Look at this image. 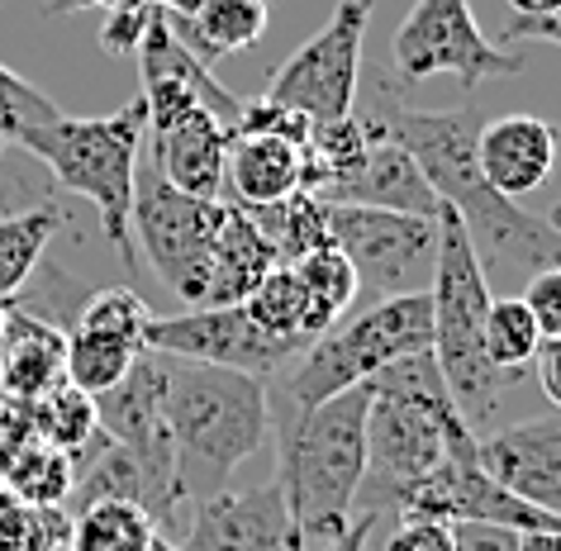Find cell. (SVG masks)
<instances>
[{"label":"cell","instance_id":"obj_1","mask_svg":"<svg viewBox=\"0 0 561 551\" xmlns=\"http://www.w3.org/2000/svg\"><path fill=\"white\" fill-rule=\"evenodd\" d=\"M381 129L410 152L419 176L438 195L467 229L481 272L504 276H538L561 266V223L528 215L518 200L504 195L481 176L476 162V129L481 115L476 105L453 110H410V105H381Z\"/></svg>","mask_w":561,"mask_h":551},{"label":"cell","instance_id":"obj_2","mask_svg":"<svg viewBox=\"0 0 561 551\" xmlns=\"http://www.w3.org/2000/svg\"><path fill=\"white\" fill-rule=\"evenodd\" d=\"M158 357V352H152ZM162 361V414L176 457V494L181 504H201L229 490V475L266 443L272 400L262 376L224 371L201 361Z\"/></svg>","mask_w":561,"mask_h":551},{"label":"cell","instance_id":"obj_3","mask_svg":"<svg viewBox=\"0 0 561 551\" xmlns=\"http://www.w3.org/2000/svg\"><path fill=\"white\" fill-rule=\"evenodd\" d=\"M471 423L461 418L433 352L404 357L371 380L367 404V480L357 490V508L376 518L381 508H400L410 490L443 471L447 451Z\"/></svg>","mask_w":561,"mask_h":551},{"label":"cell","instance_id":"obj_4","mask_svg":"<svg viewBox=\"0 0 561 551\" xmlns=\"http://www.w3.org/2000/svg\"><path fill=\"white\" fill-rule=\"evenodd\" d=\"M367 404L371 380L280 423V466L272 480L286 494L305 551L319 542L339 547L353 532L357 490L367 480Z\"/></svg>","mask_w":561,"mask_h":551},{"label":"cell","instance_id":"obj_5","mask_svg":"<svg viewBox=\"0 0 561 551\" xmlns=\"http://www.w3.org/2000/svg\"><path fill=\"white\" fill-rule=\"evenodd\" d=\"M144 138H148L144 101H129L124 110L101 119L58 115L44 129H30L15 138V148L44 162L58 176L62 191L95 205L105 238L119 248V257L129 266L138 257L129 215H134V176H138V162H144Z\"/></svg>","mask_w":561,"mask_h":551},{"label":"cell","instance_id":"obj_6","mask_svg":"<svg viewBox=\"0 0 561 551\" xmlns=\"http://www.w3.org/2000/svg\"><path fill=\"white\" fill-rule=\"evenodd\" d=\"M490 300H495L490 295V276L476 262L467 229L457 223L453 209L438 205V252H433V286H428V305H433L428 352L467 423H481L495 414L500 390H504V376L485 361V347H481Z\"/></svg>","mask_w":561,"mask_h":551},{"label":"cell","instance_id":"obj_7","mask_svg":"<svg viewBox=\"0 0 561 551\" xmlns=\"http://www.w3.org/2000/svg\"><path fill=\"white\" fill-rule=\"evenodd\" d=\"M428 347H433L428 290L390 295V300L347 309L339 323H329V329L305 347L300 366L290 371V386H286L290 414H305V409L324 404L333 394L367 386L386 366L419 357V352H428Z\"/></svg>","mask_w":561,"mask_h":551},{"label":"cell","instance_id":"obj_8","mask_svg":"<svg viewBox=\"0 0 561 551\" xmlns=\"http://www.w3.org/2000/svg\"><path fill=\"white\" fill-rule=\"evenodd\" d=\"M224 200H191L172 191L152 172V162H138L134 176V248H144L162 286L186 309L205 305L209 272H215V233H219Z\"/></svg>","mask_w":561,"mask_h":551},{"label":"cell","instance_id":"obj_9","mask_svg":"<svg viewBox=\"0 0 561 551\" xmlns=\"http://www.w3.org/2000/svg\"><path fill=\"white\" fill-rule=\"evenodd\" d=\"M390 72L400 77V87L457 77L467 91H476L485 77L524 72V58L485 38L471 15V0H414L400 30L390 34Z\"/></svg>","mask_w":561,"mask_h":551},{"label":"cell","instance_id":"obj_10","mask_svg":"<svg viewBox=\"0 0 561 551\" xmlns=\"http://www.w3.org/2000/svg\"><path fill=\"white\" fill-rule=\"evenodd\" d=\"M329 248H339L357 276V305L414 295L419 276H433L438 252V215H396V209L324 205Z\"/></svg>","mask_w":561,"mask_h":551},{"label":"cell","instance_id":"obj_11","mask_svg":"<svg viewBox=\"0 0 561 551\" xmlns=\"http://www.w3.org/2000/svg\"><path fill=\"white\" fill-rule=\"evenodd\" d=\"M371 0H339L310 44H300L266 81V101L296 110L310 124H339L357 105L362 44H367Z\"/></svg>","mask_w":561,"mask_h":551},{"label":"cell","instance_id":"obj_12","mask_svg":"<svg viewBox=\"0 0 561 551\" xmlns=\"http://www.w3.org/2000/svg\"><path fill=\"white\" fill-rule=\"evenodd\" d=\"M95 428L134 461L144 480V514L162 528H176L181 494H176V457H172V433L162 414V361L144 352L134 371L119 380L110 394L95 400Z\"/></svg>","mask_w":561,"mask_h":551},{"label":"cell","instance_id":"obj_13","mask_svg":"<svg viewBox=\"0 0 561 551\" xmlns=\"http://www.w3.org/2000/svg\"><path fill=\"white\" fill-rule=\"evenodd\" d=\"M134 58H138V77H144V95H138V101L148 110V134L172 129V124L195 115V110L224 119L229 129L238 124L243 101L224 91L215 81V72H209L191 48L176 44V34L167 30V20H162V5H158V15H152L148 34L138 38Z\"/></svg>","mask_w":561,"mask_h":551},{"label":"cell","instance_id":"obj_14","mask_svg":"<svg viewBox=\"0 0 561 551\" xmlns=\"http://www.w3.org/2000/svg\"><path fill=\"white\" fill-rule=\"evenodd\" d=\"M144 352L176 357V361H201V366H224V371H243V376H266L290 357V347L266 337L248 319L243 305L186 309V314H172V319L152 314L144 333Z\"/></svg>","mask_w":561,"mask_h":551},{"label":"cell","instance_id":"obj_15","mask_svg":"<svg viewBox=\"0 0 561 551\" xmlns=\"http://www.w3.org/2000/svg\"><path fill=\"white\" fill-rule=\"evenodd\" d=\"M181 551H305L276 480L252 490H219L191 508L176 537Z\"/></svg>","mask_w":561,"mask_h":551},{"label":"cell","instance_id":"obj_16","mask_svg":"<svg viewBox=\"0 0 561 551\" xmlns=\"http://www.w3.org/2000/svg\"><path fill=\"white\" fill-rule=\"evenodd\" d=\"M376 134L367 152L347 167V172L314 195L319 205H362V209H396V215H419L433 219L438 215V195L428 191V181L419 176L414 158L404 152L396 138L381 129V119H371Z\"/></svg>","mask_w":561,"mask_h":551},{"label":"cell","instance_id":"obj_17","mask_svg":"<svg viewBox=\"0 0 561 551\" xmlns=\"http://www.w3.org/2000/svg\"><path fill=\"white\" fill-rule=\"evenodd\" d=\"M481 466L514 500L561 518V418H524L490 433Z\"/></svg>","mask_w":561,"mask_h":551},{"label":"cell","instance_id":"obj_18","mask_svg":"<svg viewBox=\"0 0 561 551\" xmlns=\"http://www.w3.org/2000/svg\"><path fill=\"white\" fill-rule=\"evenodd\" d=\"M233 129L205 110H195L162 134H148V162L167 186L191 195V200H224V172H229Z\"/></svg>","mask_w":561,"mask_h":551},{"label":"cell","instance_id":"obj_19","mask_svg":"<svg viewBox=\"0 0 561 551\" xmlns=\"http://www.w3.org/2000/svg\"><path fill=\"white\" fill-rule=\"evenodd\" d=\"M476 162L504 200L533 195L557 167V129L538 115H500L476 129Z\"/></svg>","mask_w":561,"mask_h":551},{"label":"cell","instance_id":"obj_20","mask_svg":"<svg viewBox=\"0 0 561 551\" xmlns=\"http://www.w3.org/2000/svg\"><path fill=\"white\" fill-rule=\"evenodd\" d=\"M229 205L238 209H262V205H280L290 195L305 191V148L286 144L272 134H233L229 144Z\"/></svg>","mask_w":561,"mask_h":551},{"label":"cell","instance_id":"obj_21","mask_svg":"<svg viewBox=\"0 0 561 551\" xmlns=\"http://www.w3.org/2000/svg\"><path fill=\"white\" fill-rule=\"evenodd\" d=\"M167 30L176 34L181 48H191L205 67L219 58H233V53L252 48L266 34V20H272V5L266 0H201L191 15H172L162 10Z\"/></svg>","mask_w":561,"mask_h":551},{"label":"cell","instance_id":"obj_22","mask_svg":"<svg viewBox=\"0 0 561 551\" xmlns=\"http://www.w3.org/2000/svg\"><path fill=\"white\" fill-rule=\"evenodd\" d=\"M276 266L266 238L257 233V223L248 219V209H238L224 200L219 233H215V272H209V290L201 309H224V305H243L252 290L262 286V276Z\"/></svg>","mask_w":561,"mask_h":551},{"label":"cell","instance_id":"obj_23","mask_svg":"<svg viewBox=\"0 0 561 551\" xmlns=\"http://www.w3.org/2000/svg\"><path fill=\"white\" fill-rule=\"evenodd\" d=\"M243 309L266 337H276V343L290 347V352H305L329 329L324 314L310 305V295H305L300 276L290 272V266H272V272L262 276V286L243 300Z\"/></svg>","mask_w":561,"mask_h":551},{"label":"cell","instance_id":"obj_24","mask_svg":"<svg viewBox=\"0 0 561 551\" xmlns=\"http://www.w3.org/2000/svg\"><path fill=\"white\" fill-rule=\"evenodd\" d=\"M62 380V337L44 323L15 314L10 323V343L0 357V386L20 400H38Z\"/></svg>","mask_w":561,"mask_h":551},{"label":"cell","instance_id":"obj_25","mask_svg":"<svg viewBox=\"0 0 561 551\" xmlns=\"http://www.w3.org/2000/svg\"><path fill=\"white\" fill-rule=\"evenodd\" d=\"M144 357V347L124 343V337L105 333H81L72 329L62 337V386L81 390L87 400H101L134 371V361Z\"/></svg>","mask_w":561,"mask_h":551},{"label":"cell","instance_id":"obj_26","mask_svg":"<svg viewBox=\"0 0 561 551\" xmlns=\"http://www.w3.org/2000/svg\"><path fill=\"white\" fill-rule=\"evenodd\" d=\"M158 537L144 508L129 500H101L72 514V532H67V551H148Z\"/></svg>","mask_w":561,"mask_h":551},{"label":"cell","instance_id":"obj_27","mask_svg":"<svg viewBox=\"0 0 561 551\" xmlns=\"http://www.w3.org/2000/svg\"><path fill=\"white\" fill-rule=\"evenodd\" d=\"M248 219L257 223V233L266 238L276 266H290L300 257H310L314 248L329 243V223H324V205L314 195H290L280 205H262V209H248Z\"/></svg>","mask_w":561,"mask_h":551},{"label":"cell","instance_id":"obj_28","mask_svg":"<svg viewBox=\"0 0 561 551\" xmlns=\"http://www.w3.org/2000/svg\"><path fill=\"white\" fill-rule=\"evenodd\" d=\"M72 480L77 461L48 443H24L5 466V490L34 508H62V500L72 494Z\"/></svg>","mask_w":561,"mask_h":551},{"label":"cell","instance_id":"obj_29","mask_svg":"<svg viewBox=\"0 0 561 551\" xmlns=\"http://www.w3.org/2000/svg\"><path fill=\"white\" fill-rule=\"evenodd\" d=\"M53 229H58V209H48V205L0 215V300H10L34 276Z\"/></svg>","mask_w":561,"mask_h":551},{"label":"cell","instance_id":"obj_30","mask_svg":"<svg viewBox=\"0 0 561 551\" xmlns=\"http://www.w3.org/2000/svg\"><path fill=\"white\" fill-rule=\"evenodd\" d=\"M481 347H485V361L510 380L524 376L533 366V357H538V347H542V333H538V323H533V314L524 309L518 295H510V300H490Z\"/></svg>","mask_w":561,"mask_h":551},{"label":"cell","instance_id":"obj_31","mask_svg":"<svg viewBox=\"0 0 561 551\" xmlns=\"http://www.w3.org/2000/svg\"><path fill=\"white\" fill-rule=\"evenodd\" d=\"M34 418H38V437H44L48 447L67 451V457H77L81 447L95 443V400H87L81 390L72 386H53L48 394H38L34 400Z\"/></svg>","mask_w":561,"mask_h":551},{"label":"cell","instance_id":"obj_32","mask_svg":"<svg viewBox=\"0 0 561 551\" xmlns=\"http://www.w3.org/2000/svg\"><path fill=\"white\" fill-rule=\"evenodd\" d=\"M290 272L300 276L305 295H310V305L324 314V323H339L347 309H357V276L339 248H329V243L314 248L310 257L290 262Z\"/></svg>","mask_w":561,"mask_h":551},{"label":"cell","instance_id":"obj_33","mask_svg":"<svg viewBox=\"0 0 561 551\" xmlns=\"http://www.w3.org/2000/svg\"><path fill=\"white\" fill-rule=\"evenodd\" d=\"M72 532L67 508H34L20 504L15 494L0 485V551H58Z\"/></svg>","mask_w":561,"mask_h":551},{"label":"cell","instance_id":"obj_34","mask_svg":"<svg viewBox=\"0 0 561 551\" xmlns=\"http://www.w3.org/2000/svg\"><path fill=\"white\" fill-rule=\"evenodd\" d=\"M152 323V309L144 305V295H134L129 286H105L95 290L77 314L81 333H105V337H124V343L144 347V333Z\"/></svg>","mask_w":561,"mask_h":551},{"label":"cell","instance_id":"obj_35","mask_svg":"<svg viewBox=\"0 0 561 551\" xmlns=\"http://www.w3.org/2000/svg\"><path fill=\"white\" fill-rule=\"evenodd\" d=\"M62 110L48 101L38 87H30L20 72H10V67H0V129H5V138L15 144L20 134L30 129H44V124H53Z\"/></svg>","mask_w":561,"mask_h":551},{"label":"cell","instance_id":"obj_36","mask_svg":"<svg viewBox=\"0 0 561 551\" xmlns=\"http://www.w3.org/2000/svg\"><path fill=\"white\" fill-rule=\"evenodd\" d=\"M518 300H524V309L533 314V323H538L542 337H561V266L528 276Z\"/></svg>","mask_w":561,"mask_h":551},{"label":"cell","instance_id":"obj_37","mask_svg":"<svg viewBox=\"0 0 561 551\" xmlns=\"http://www.w3.org/2000/svg\"><path fill=\"white\" fill-rule=\"evenodd\" d=\"M386 551H457V532L433 518H400V528L386 537Z\"/></svg>","mask_w":561,"mask_h":551},{"label":"cell","instance_id":"obj_38","mask_svg":"<svg viewBox=\"0 0 561 551\" xmlns=\"http://www.w3.org/2000/svg\"><path fill=\"white\" fill-rule=\"evenodd\" d=\"M152 15H158V5H144V10H110V20H105V30H101L105 53H134L138 38L148 34Z\"/></svg>","mask_w":561,"mask_h":551},{"label":"cell","instance_id":"obj_39","mask_svg":"<svg viewBox=\"0 0 561 551\" xmlns=\"http://www.w3.org/2000/svg\"><path fill=\"white\" fill-rule=\"evenodd\" d=\"M457 551H518V532L490 523H457Z\"/></svg>","mask_w":561,"mask_h":551},{"label":"cell","instance_id":"obj_40","mask_svg":"<svg viewBox=\"0 0 561 551\" xmlns=\"http://www.w3.org/2000/svg\"><path fill=\"white\" fill-rule=\"evenodd\" d=\"M533 376H538V390L547 394V404L561 409V337H542L538 357L528 366Z\"/></svg>","mask_w":561,"mask_h":551},{"label":"cell","instance_id":"obj_41","mask_svg":"<svg viewBox=\"0 0 561 551\" xmlns=\"http://www.w3.org/2000/svg\"><path fill=\"white\" fill-rule=\"evenodd\" d=\"M500 44H552L561 48V10L542 20H510L500 34Z\"/></svg>","mask_w":561,"mask_h":551},{"label":"cell","instance_id":"obj_42","mask_svg":"<svg viewBox=\"0 0 561 551\" xmlns=\"http://www.w3.org/2000/svg\"><path fill=\"white\" fill-rule=\"evenodd\" d=\"M144 5H162V0H48V15H77V10H144Z\"/></svg>","mask_w":561,"mask_h":551},{"label":"cell","instance_id":"obj_43","mask_svg":"<svg viewBox=\"0 0 561 551\" xmlns=\"http://www.w3.org/2000/svg\"><path fill=\"white\" fill-rule=\"evenodd\" d=\"M504 5L514 10L510 20H542V15H557L561 0H504Z\"/></svg>","mask_w":561,"mask_h":551},{"label":"cell","instance_id":"obj_44","mask_svg":"<svg viewBox=\"0 0 561 551\" xmlns=\"http://www.w3.org/2000/svg\"><path fill=\"white\" fill-rule=\"evenodd\" d=\"M518 551H561V528H552V532H518Z\"/></svg>","mask_w":561,"mask_h":551},{"label":"cell","instance_id":"obj_45","mask_svg":"<svg viewBox=\"0 0 561 551\" xmlns=\"http://www.w3.org/2000/svg\"><path fill=\"white\" fill-rule=\"evenodd\" d=\"M371 523H376V518H367V514H362V518L353 523V532H347V537H343V542L333 547V551H362V537L371 532Z\"/></svg>","mask_w":561,"mask_h":551},{"label":"cell","instance_id":"obj_46","mask_svg":"<svg viewBox=\"0 0 561 551\" xmlns=\"http://www.w3.org/2000/svg\"><path fill=\"white\" fill-rule=\"evenodd\" d=\"M10 148V138H5V129H0V152H5Z\"/></svg>","mask_w":561,"mask_h":551},{"label":"cell","instance_id":"obj_47","mask_svg":"<svg viewBox=\"0 0 561 551\" xmlns=\"http://www.w3.org/2000/svg\"><path fill=\"white\" fill-rule=\"evenodd\" d=\"M58 551H67V547H58Z\"/></svg>","mask_w":561,"mask_h":551}]
</instances>
